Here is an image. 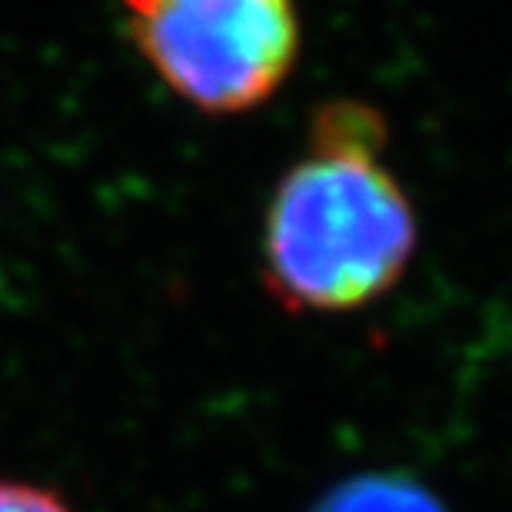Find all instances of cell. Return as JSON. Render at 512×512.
Listing matches in <instances>:
<instances>
[{"label": "cell", "mask_w": 512, "mask_h": 512, "mask_svg": "<svg viewBox=\"0 0 512 512\" xmlns=\"http://www.w3.org/2000/svg\"><path fill=\"white\" fill-rule=\"evenodd\" d=\"M0 512H74V509L44 486L0 479Z\"/></svg>", "instance_id": "277c9868"}, {"label": "cell", "mask_w": 512, "mask_h": 512, "mask_svg": "<svg viewBox=\"0 0 512 512\" xmlns=\"http://www.w3.org/2000/svg\"><path fill=\"white\" fill-rule=\"evenodd\" d=\"M386 150V117L366 100L336 97L313 110L263 213V290L283 313L366 310L406 276L419 217Z\"/></svg>", "instance_id": "6da1fadb"}, {"label": "cell", "mask_w": 512, "mask_h": 512, "mask_svg": "<svg viewBox=\"0 0 512 512\" xmlns=\"http://www.w3.org/2000/svg\"><path fill=\"white\" fill-rule=\"evenodd\" d=\"M160 84L207 117L266 107L303 50L296 0H117Z\"/></svg>", "instance_id": "7a4b0ae2"}, {"label": "cell", "mask_w": 512, "mask_h": 512, "mask_svg": "<svg viewBox=\"0 0 512 512\" xmlns=\"http://www.w3.org/2000/svg\"><path fill=\"white\" fill-rule=\"evenodd\" d=\"M313 512H446V506L413 479L373 473L330 489Z\"/></svg>", "instance_id": "3957f363"}]
</instances>
